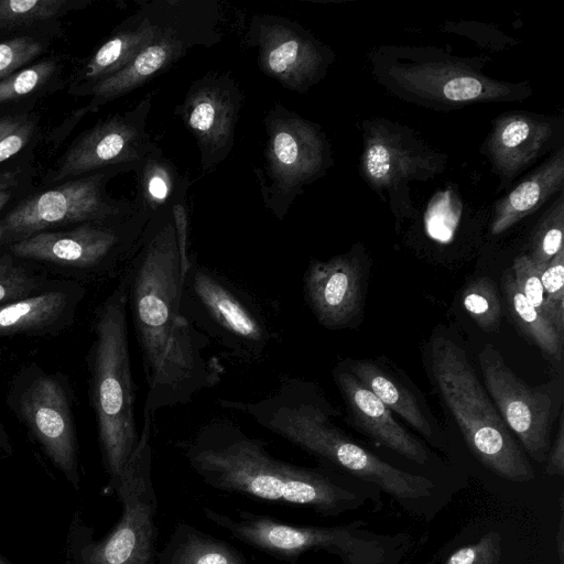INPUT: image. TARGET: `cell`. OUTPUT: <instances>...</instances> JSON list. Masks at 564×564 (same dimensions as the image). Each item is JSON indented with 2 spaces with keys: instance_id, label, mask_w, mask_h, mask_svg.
I'll return each mask as SVG.
<instances>
[{
  "instance_id": "24",
  "label": "cell",
  "mask_w": 564,
  "mask_h": 564,
  "mask_svg": "<svg viewBox=\"0 0 564 564\" xmlns=\"http://www.w3.org/2000/svg\"><path fill=\"white\" fill-rule=\"evenodd\" d=\"M564 185V145L495 202L490 232L498 236L535 212Z\"/></svg>"
},
{
  "instance_id": "13",
  "label": "cell",
  "mask_w": 564,
  "mask_h": 564,
  "mask_svg": "<svg viewBox=\"0 0 564 564\" xmlns=\"http://www.w3.org/2000/svg\"><path fill=\"white\" fill-rule=\"evenodd\" d=\"M108 176L99 173L70 181L22 202L0 219V243L12 245L57 226L132 215L133 203L104 193Z\"/></svg>"
},
{
  "instance_id": "36",
  "label": "cell",
  "mask_w": 564,
  "mask_h": 564,
  "mask_svg": "<svg viewBox=\"0 0 564 564\" xmlns=\"http://www.w3.org/2000/svg\"><path fill=\"white\" fill-rule=\"evenodd\" d=\"M513 279L523 296L546 318L541 271L529 256L522 254L512 264ZM547 319V318H546Z\"/></svg>"
},
{
  "instance_id": "32",
  "label": "cell",
  "mask_w": 564,
  "mask_h": 564,
  "mask_svg": "<svg viewBox=\"0 0 564 564\" xmlns=\"http://www.w3.org/2000/svg\"><path fill=\"white\" fill-rule=\"evenodd\" d=\"M463 304L475 323L485 332L499 327L501 304L496 284L488 276L474 280L464 290Z\"/></svg>"
},
{
  "instance_id": "20",
  "label": "cell",
  "mask_w": 564,
  "mask_h": 564,
  "mask_svg": "<svg viewBox=\"0 0 564 564\" xmlns=\"http://www.w3.org/2000/svg\"><path fill=\"white\" fill-rule=\"evenodd\" d=\"M20 412L46 456L78 491L77 440L70 404L62 383L51 376L37 377L22 394Z\"/></svg>"
},
{
  "instance_id": "26",
  "label": "cell",
  "mask_w": 564,
  "mask_h": 564,
  "mask_svg": "<svg viewBox=\"0 0 564 564\" xmlns=\"http://www.w3.org/2000/svg\"><path fill=\"white\" fill-rule=\"evenodd\" d=\"M156 560L158 564H247L234 545L185 522L175 527Z\"/></svg>"
},
{
  "instance_id": "40",
  "label": "cell",
  "mask_w": 564,
  "mask_h": 564,
  "mask_svg": "<svg viewBox=\"0 0 564 564\" xmlns=\"http://www.w3.org/2000/svg\"><path fill=\"white\" fill-rule=\"evenodd\" d=\"M545 473L551 476L564 475V424L562 413L554 445L550 448L546 457Z\"/></svg>"
},
{
  "instance_id": "31",
  "label": "cell",
  "mask_w": 564,
  "mask_h": 564,
  "mask_svg": "<svg viewBox=\"0 0 564 564\" xmlns=\"http://www.w3.org/2000/svg\"><path fill=\"white\" fill-rule=\"evenodd\" d=\"M564 207L563 196L560 195L556 204H553L545 213L535 230L531 241L530 259L539 271H543L552 258L563 247Z\"/></svg>"
},
{
  "instance_id": "16",
  "label": "cell",
  "mask_w": 564,
  "mask_h": 564,
  "mask_svg": "<svg viewBox=\"0 0 564 564\" xmlns=\"http://www.w3.org/2000/svg\"><path fill=\"white\" fill-rule=\"evenodd\" d=\"M242 102V91L230 73L210 72L185 94L178 115L196 140L203 175L230 153Z\"/></svg>"
},
{
  "instance_id": "44",
  "label": "cell",
  "mask_w": 564,
  "mask_h": 564,
  "mask_svg": "<svg viewBox=\"0 0 564 564\" xmlns=\"http://www.w3.org/2000/svg\"><path fill=\"white\" fill-rule=\"evenodd\" d=\"M10 195V191L0 192V209L8 203Z\"/></svg>"
},
{
  "instance_id": "25",
  "label": "cell",
  "mask_w": 564,
  "mask_h": 564,
  "mask_svg": "<svg viewBox=\"0 0 564 564\" xmlns=\"http://www.w3.org/2000/svg\"><path fill=\"white\" fill-rule=\"evenodd\" d=\"M134 171L137 173L134 209L148 220L186 196L191 185L189 180L178 173L174 163L164 155L156 143L137 163Z\"/></svg>"
},
{
  "instance_id": "2",
  "label": "cell",
  "mask_w": 564,
  "mask_h": 564,
  "mask_svg": "<svg viewBox=\"0 0 564 564\" xmlns=\"http://www.w3.org/2000/svg\"><path fill=\"white\" fill-rule=\"evenodd\" d=\"M178 446L189 467L217 490L323 516L357 509L365 500L330 470L274 457L263 440L227 417L209 421Z\"/></svg>"
},
{
  "instance_id": "3",
  "label": "cell",
  "mask_w": 564,
  "mask_h": 564,
  "mask_svg": "<svg viewBox=\"0 0 564 564\" xmlns=\"http://www.w3.org/2000/svg\"><path fill=\"white\" fill-rule=\"evenodd\" d=\"M226 409L249 415L260 426L316 458L377 486L403 505L430 499V479L399 469L343 433L312 382L285 379L270 395L254 401L218 399Z\"/></svg>"
},
{
  "instance_id": "23",
  "label": "cell",
  "mask_w": 564,
  "mask_h": 564,
  "mask_svg": "<svg viewBox=\"0 0 564 564\" xmlns=\"http://www.w3.org/2000/svg\"><path fill=\"white\" fill-rule=\"evenodd\" d=\"M171 0L139 2L131 14L88 61L84 76L93 85L128 66L155 37L169 12Z\"/></svg>"
},
{
  "instance_id": "21",
  "label": "cell",
  "mask_w": 564,
  "mask_h": 564,
  "mask_svg": "<svg viewBox=\"0 0 564 564\" xmlns=\"http://www.w3.org/2000/svg\"><path fill=\"white\" fill-rule=\"evenodd\" d=\"M362 278L352 250L310 262L303 275L304 299L321 325L329 329L352 325L361 310Z\"/></svg>"
},
{
  "instance_id": "34",
  "label": "cell",
  "mask_w": 564,
  "mask_h": 564,
  "mask_svg": "<svg viewBox=\"0 0 564 564\" xmlns=\"http://www.w3.org/2000/svg\"><path fill=\"white\" fill-rule=\"evenodd\" d=\"M55 70L53 61H42L0 82V102L21 98L44 85Z\"/></svg>"
},
{
  "instance_id": "4",
  "label": "cell",
  "mask_w": 564,
  "mask_h": 564,
  "mask_svg": "<svg viewBox=\"0 0 564 564\" xmlns=\"http://www.w3.org/2000/svg\"><path fill=\"white\" fill-rule=\"evenodd\" d=\"M369 59L372 76L388 93L438 111L521 101L533 91L528 80L486 75V58L457 56L433 46L382 45L369 53Z\"/></svg>"
},
{
  "instance_id": "43",
  "label": "cell",
  "mask_w": 564,
  "mask_h": 564,
  "mask_svg": "<svg viewBox=\"0 0 564 564\" xmlns=\"http://www.w3.org/2000/svg\"><path fill=\"white\" fill-rule=\"evenodd\" d=\"M13 175L10 173L0 174V192L9 191V187L13 185Z\"/></svg>"
},
{
  "instance_id": "41",
  "label": "cell",
  "mask_w": 564,
  "mask_h": 564,
  "mask_svg": "<svg viewBox=\"0 0 564 564\" xmlns=\"http://www.w3.org/2000/svg\"><path fill=\"white\" fill-rule=\"evenodd\" d=\"M564 520H563V509L561 514V520L558 523V530L556 533V544H557V554L560 564H564Z\"/></svg>"
},
{
  "instance_id": "11",
  "label": "cell",
  "mask_w": 564,
  "mask_h": 564,
  "mask_svg": "<svg viewBox=\"0 0 564 564\" xmlns=\"http://www.w3.org/2000/svg\"><path fill=\"white\" fill-rule=\"evenodd\" d=\"M265 173L258 176L264 204L282 220L304 186L325 174L332 164L321 127L276 104L264 118Z\"/></svg>"
},
{
  "instance_id": "17",
  "label": "cell",
  "mask_w": 564,
  "mask_h": 564,
  "mask_svg": "<svg viewBox=\"0 0 564 564\" xmlns=\"http://www.w3.org/2000/svg\"><path fill=\"white\" fill-rule=\"evenodd\" d=\"M154 94L148 93L131 110L86 131L63 156L53 180L138 163L155 144L147 131Z\"/></svg>"
},
{
  "instance_id": "30",
  "label": "cell",
  "mask_w": 564,
  "mask_h": 564,
  "mask_svg": "<svg viewBox=\"0 0 564 564\" xmlns=\"http://www.w3.org/2000/svg\"><path fill=\"white\" fill-rule=\"evenodd\" d=\"M87 3L80 0H0V29L52 19Z\"/></svg>"
},
{
  "instance_id": "14",
  "label": "cell",
  "mask_w": 564,
  "mask_h": 564,
  "mask_svg": "<svg viewBox=\"0 0 564 564\" xmlns=\"http://www.w3.org/2000/svg\"><path fill=\"white\" fill-rule=\"evenodd\" d=\"M246 43L257 50L258 65L268 77L300 94L321 82L335 58L304 26L281 15H253Z\"/></svg>"
},
{
  "instance_id": "27",
  "label": "cell",
  "mask_w": 564,
  "mask_h": 564,
  "mask_svg": "<svg viewBox=\"0 0 564 564\" xmlns=\"http://www.w3.org/2000/svg\"><path fill=\"white\" fill-rule=\"evenodd\" d=\"M343 366L391 411L398 413L424 437L432 438V426L417 400L389 373L370 360H348Z\"/></svg>"
},
{
  "instance_id": "33",
  "label": "cell",
  "mask_w": 564,
  "mask_h": 564,
  "mask_svg": "<svg viewBox=\"0 0 564 564\" xmlns=\"http://www.w3.org/2000/svg\"><path fill=\"white\" fill-rule=\"evenodd\" d=\"M546 318L564 336V248L541 273Z\"/></svg>"
},
{
  "instance_id": "28",
  "label": "cell",
  "mask_w": 564,
  "mask_h": 564,
  "mask_svg": "<svg viewBox=\"0 0 564 564\" xmlns=\"http://www.w3.org/2000/svg\"><path fill=\"white\" fill-rule=\"evenodd\" d=\"M502 286L511 314L523 333L546 357L561 362L564 336L523 296L510 272L505 273Z\"/></svg>"
},
{
  "instance_id": "45",
  "label": "cell",
  "mask_w": 564,
  "mask_h": 564,
  "mask_svg": "<svg viewBox=\"0 0 564 564\" xmlns=\"http://www.w3.org/2000/svg\"><path fill=\"white\" fill-rule=\"evenodd\" d=\"M0 564H13L9 560H7L3 555L0 554Z\"/></svg>"
},
{
  "instance_id": "12",
  "label": "cell",
  "mask_w": 564,
  "mask_h": 564,
  "mask_svg": "<svg viewBox=\"0 0 564 564\" xmlns=\"http://www.w3.org/2000/svg\"><path fill=\"white\" fill-rule=\"evenodd\" d=\"M220 8L215 0H171L155 37L117 74L88 86L94 105L121 97L167 70L194 47L221 40Z\"/></svg>"
},
{
  "instance_id": "38",
  "label": "cell",
  "mask_w": 564,
  "mask_h": 564,
  "mask_svg": "<svg viewBox=\"0 0 564 564\" xmlns=\"http://www.w3.org/2000/svg\"><path fill=\"white\" fill-rule=\"evenodd\" d=\"M501 538L489 532L477 543L456 550L445 564H498L500 560Z\"/></svg>"
},
{
  "instance_id": "18",
  "label": "cell",
  "mask_w": 564,
  "mask_h": 564,
  "mask_svg": "<svg viewBox=\"0 0 564 564\" xmlns=\"http://www.w3.org/2000/svg\"><path fill=\"white\" fill-rule=\"evenodd\" d=\"M148 221L134 209L115 227L83 225L67 231H43L9 247L21 258L90 268L121 248L134 252Z\"/></svg>"
},
{
  "instance_id": "6",
  "label": "cell",
  "mask_w": 564,
  "mask_h": 564,
  "mask_svg": "<svg viewBox=\"0 0 564 564\" xmlns=\"http://www.w3.org/2000/svg\"><path fill=\"white\" fill-rule=\"evenodd\" d=\"M152 415L143 412L137 446L115 487L122 512L113 529L94 539L80 512L73 514L66 538L67 564H153L156 558L158 497L152 480Z\"/></svg>"
},
{
  "instance_id": "29",
  "label": "cell",
  "mask_w": 564,
  "mask_h": 564,
  "mask_svg": "<svg viewBox=\"0 0 564 564\" xmlns=\"http://www.w3.org/2000/svg\"><path fill=\"white\" fill-rule=\"evenodd\" d=\"M67 307V296L61 291L39 295L0 306V336L37 330L56 322Z\"/></svg>"
},
{
  "instance_id": "8",
  "label": "cell",
  "mask_w": 564,
  "mask_h": 564,
  "mask_svg": "<svg viewBox=\"0 0 564 564\" xmlns=\"http://www.w3.org/2000/svg\"><path fill=\"white\" fill-rule=\"evenodd\" d=\"M202 510L237 540L290 564L317 550L339 556L343 564H399L409 549L406 534H377L361 528L362 521L335 527L293 525L247 510L237 509L236 518L208 507Z\"/></svg>"
},
{
  "instance_id": "9",
  "label": "cell",
  "mask_w": 564,
  "mask_h": 564,
  "mask_svg": "<svg viewBox=\"0 0 564 564\" xmlns=\"http://www.w3.org/2000/svg\"><path fill=\"white\" fill-rule=\"evenodd\" d=\"M181 312L197 330L241 360L260 359L271 341L269 326L251 297L194 260L183 276Z\"/></svg>"
},
{
  "instance_id": "22",
  "label": "cell",
  "mask_w": 564,
  "mask_h": 564,
  "mask_svg": "<svg viewBox=\"0 0 564 564\" xmlns=\"http://www.w3.org/2000/svg\"><path fill=\"white\" fill-rule=\"evenodd\" d=\"M333 377L355 425L405 458L421 465L427 463L429 452L422 443L402 427L391 410L343 364L334 369Z\"/></svg>"
},
{
  "instance_id": "42",
  "label": "cell",
  "mask_w": 564,
  "mask_h": 564,
  "mask_svg": "<svg viewBox=\"0 0 564 564\" xmlns=\"http://www.w3.org/2000/svg\"><path fill=\"white\" fill-rule=\"evenodd\" d=\"M0 452L10 454L12 452L11 442L3 425L0 423Z\"/></svg>"
},
{
  "instance_id": "1",
  "label": "cell",
  "mask_w": 564,
  "mask_h": 564,
  "mask_svg": "<svg viewBox=\"0 0 564 564\" xmlns=\"http://www.w3.org/2000/svg\"><path fill=\"white\" fill-rule=\"evenodd\" d=\"M126 274L128 304L147 382L143 412L185 404L224 371L208 338L182 314L183 268L173 206L147 224Z\"/></svg>"
},
{
  "instance_id": "7",
  "label": "cell",
  "mask_w": 564,
  "mask_h": 564,
  "mask_svg": "<svg viewBox=\"0 0 564 564\" xmlns=\"http://www.w3.org/2000/svg\"><path fill=\"white\" fill-rule=\"evenodd\" d=\"M430 364L444 403L480 463L507 480H531V464L494 406L465 350L448 338L435 337Z\"/></svg>"
},
{
  "instance_id": "19",
  "label": "cell",
  "mask_w": 564,
  "mask_h": 564,
  "mask_svg": "<svg viewBox=\"0 0 564 564\" xmlns=\"http://www.w3.org/2000/svg\"><path fill=\"white\" fill-rule=\"evenodd\" d=\"M564 123L558 117L511 110L492 120L491 129L480 147L499 177V191L539 158L563 145Z\"/></svg>"
},
{
  "instance_id": "10",
  "label": "cell",
  "mask_w": 564,
  "mask_h": 564,
  "mask_svg": "<svg viewBox=\"0 0 564 564\" xmlns=\"http://www.w3.org/2000/svg\"><path fill=\"white\" fill-rule=\"evenodd\" d=\"M361 131V177L389 203L398 219L411 216L414 209L409 197L410 183L441 174L447 155L413 129L386 118L364 120Z\"/></svg>"
},
{
  "instance_id": "35",
  "label": "cell",
  "mask_w": 564,
  "mask_h": 564,
  "mask_svg": "<svg viewBox=\"0 0 564 564\" xmlns=\"http://www.w3.org/2000/svg\"><path fill=\"white\" fill-rule=\"evenodd\" d=\"M35 289L33 276L10 258L0 256V306L29 297Z\"/></svg>"
},
{
  "instance_id": "37",
  "label": "cell",
  "mask_w": 564,
  "mask_h": 564,
  "mask_svg": "<svg viewBox=\"0 0 564 564\" xmlns=\"http://www.w3.org/2000/svg\"><path fill=\"white\" fill-rule=\"evenodd\" d=\"M41 51V43L26 36L0 43V82L36 57Z\"/></svg>"
},
{
  "instance_id": "39",
  "label": "cell",
  "mask_w": 564,
  "mask_h": 564,
  "mask_svg": "<svg viewBox=\"0 0 564 564\" xmlns=\"http://www.w3.org/2000/svg\"><path fill=\"white\" fill-rule=\"evenodd\" d=\"M34 123L19 118L0 119V163L20 152L33 134Z\"/></svg>"
},
{
  "instance_id": "5",
  "label": "cell",
  "mask_w": 564,
  "mask_h": 564,
  "mask_svg": "<svg viewBox=\"0 0 564 564\" xmlns=\"http://www.w3.org/2000/svg\"><path fill=\"white\" fill-rule=\"evenodd\" d=\"M126 276L100 306L91 355V400L109 487L115 489L139 432L128 340Z\"/></svg>"
},
{
  "instance_id": "15",
  "label": "cell",
  "mask_w": 564,
  "mask_h": 564,
  "mask_svg": "<svg viewBox=\"0 0 564 564\" xmlns=\"http://www.w3.org/2000/svg\"><path fill=\"white\" fill-rule=\"evenodd\" d=\"M478 362L487 391L509 431L520 440L534 460L545 462L555 416L551 384L529 386L510 369L491 344L482 347Z\"/></svg>"
}]
</instances>
